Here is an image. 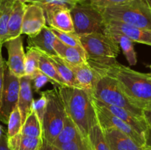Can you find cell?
<instances>
[{"mask_svg":"<svg viewBox=\"0 0 151 150\" xmlns=\"http://www.w3.org/2000/svg\"><path fill=\"white\" fill-rule=\"evenodd\" d=\"M79 38L88 63L111 65L116 62L119 46L111 35L103 32H94L81 35Z\"/></svg>","mask_w":151,"mask_h":150,"instance_id":"3","label":"cell"},{"mask_svg":"<svg viewBox=\"0 0 151 150\" xmlns=\"http://www.w3.org/2000/svg\"><path fill=\"white\" fill-rule=\"evenodd\" d=\"M47 57L50 59V62L52 63L54 67L55 68L58 74L63 79L66 86L81 88L78 85L75 74L66 62H65L63 59L60 58L58 55L47 56Z\"/></svg>","mask_w":151,"mask_h":150,"instance_id":"22","label":"cell"},{"mask_svg":"<svg viewBox=\"0 0 151 150\" xmlns=\"http://www.w3.org/2000/svg\"><path fill=\"white\" fill-rule=\"evenodd\" d=\"M39 59V71L45 74L47 77L50 78L51 82L54 85H57L58 86H66L65 85L63 79L60 78L59 74H58L55 68L50 62V59L48 58L47 55L44 53L41 52Z\"/></svg>","mask_w":151,"mask_h":150,"instance_id":"27","label":"cell"},{"mask_svg":"<svg viewBox=\"0 0 151 150\" xmlns=\"http://www.w3.org/2000/svg\"><path fill=\"white\" fill-rule=\"evenodd\" d=\"M6 62L4 61L1 54V49H0V101H1V94H2L3 85H4V74Z\"/></svg>","mask_w":151,"mask_h":150,"instance_id":"37","label":"cell"},{"mask_svg":"<svg viewBox=\"0 0 151 150\" xmlns=\"http://www.w3.org/2000/svg\"><path fill=\"white\" fill-rule=\"evenodd\" d=\"M40 150H60V149L58 148L57 146L53 145L51 143L47 142V141L43 139V144L41 146Z\"/></svg>","mask_w":151,"mask_h":150,"instance_id":"39","label":"cell"},{"mask_svg":"<svg viewBox=\"0 0 151 150\" xmlns=\"http://www.w3.org/2000/svg\"><path fill=\"white\" fill-rule=\"evenodd\" d=\"M50 27L64 32H75L70 10L59 6H41Z\"/></svg>","mask_w":151,"mask_h":150,"instance_id":"14","label":"cell"},{"mask_svg":"<svg viewBox=\"0 0 151 150\" xmlns=\"http://www.w3.org/2000/svg\"><path fill=\"white\" fill-rule=\"evenodd\" d=\"M7 137L10 138L19 133L22 127V116L18 107H15L10 114L7 121Z\"/></svg>","mask_w":151,"mask_h":150,"instance_id":"30","label":"cell"},{"mask_svg":"<svg viewBox=\"0 0 151 150\" xmlns=\"http://www.w3.org/2000/svg\"><path fill=\"white\" fill-rule=\"evenodd\" d=\"M91 94L93 98L103 104L122 107L136 116L143 117V110L130 100L116 79L111 76L97 73Z\"/></svg>","mask_w":151,"mask_h":150,"instance_id":"5","label":"cell"},{"mask_svg":"<svg viewBox=\"0 0 151 150\" xmlns=\"http://www.w3.org/2000/svg\"><path fill=\"white\" fill-rule=\"evenodd\" d=\"M43 138H33L21 133L7 138V146L10 150H40Z\"/></svg>","mask_w":151,"mask_h":150,"instance_id":"21","label":"cell"},{"mask_svg":"<svg viewBox=\"0 0 151 150\" xmlns=\"http://www.w3.org/2000/svg\"><path fill=\"white\" fill-rule=\"evenodd\" d=\"M32 79L30 78L27 76L20 77L17 107L22 116V124L32 109V101L34 100L32 97Z\"/></svg>","mask_w":151,"mask_h":150,"instance_id":"18","label":"cell"},{"mask_svg":"<svg viewBox=\"0 0 151 150\" xmlns=\"http://www.w3.org/2000/svg\"><path fill=\"white\" fill-rule=\"evenodd\" d=\"M100 10L106 21H117L151 30V8L146 0H131L124 4Z\"/></svg>","mask_w":151,"mask_h":150,"instance_id":"4","label":"cell"},{"mask_svg":"<svg viewBox=\"0 0 151 150\" xmlns=\"http://www.w3.org/2000/svg\"><path fill=\"white\" fill-rule=\"evenodd\" d=\"M118 43L121 47L130 66H135L137 63V56L134 46V42L128 37L122 35H109Z\"/></svg>","mask_w":151,"mask_h":150,"instance_id":"29","label":"cell"},{"mask_svg":"<svg viewBox=\"0 0 151 150\" xmlns=\"http://www.w3.org/2000/svg\"><path fill=\"white\" fill-rule=\"evenodd\" d=\"M103 130L111 150H140L145 146L138 145L130 137L116 129L106 128Z\"/></svg>","mask_w":151,"mask_h":150,"instance_id":"15","label":"cell"},{"mask_svg":"<svg viewBox=\"0 0 151 150\" xmlns=\"http://www.w3.org/2000/svg\"><path fill=\"white\" fill-rule=\"evenodd\" d=\"M1 46H2V45H1V44H0V49H1Z\"/></svg>","mask_w":151,"mask_h":150,"instance_id":"47","label":"cell"},{"mask_svg":"<svg viewBox=\"0 0 151 150\" xmlns=\"http://www.w3.org/2000/svg\"><path fill=\"white\" fill-rule=\"evenodd\" d=\"M15 0H1L0 3V44L7 39V25Z\"/></svg>","mask_w":151,"mask_h":150,"instance_id":"26","label":"cell"},{"mask_svg":"<svg viewBox=\"0 0 151 150\" xmlns=\"http://www.w3.org/2000/svg\"><path fill=\"white\" fill-rule=\"evenodd\" d=\"M27 53L25 54L24 59V73L25 76L32 79L34 76L39 71V59L40 53L39 51L34 48L27 47Z\"/></svg>","mask_w":151,"mask_h":150,"instance_id":"28","label":"cell"},{"mask_svg":"<svg viewBox=\"0 0 151 150\" xmlns=\"http://www.w3.org/2000/svg\"><path fill=\"white\" fill-rule=\"evenodd\" d=\"M75 32L78 35L103 32L106 20L101 10L89 1H82L70 10Z\"/></svg>","mask_w":151,"mask_h":150,"instance_id":"7","label":"cell"},{"mask_svg":"<svg viewBox=\"0 0 151 150\" xmlns=\"http://www.w3.org/2000/svg\"><path fill=\"white\" fill-rule=\"evenodd\" d=\"M8 54V60L6 62L7 68L13 74L18 77L25 76V53L23 47L22 35L16 38L6 41L4 43Z\"/></svg>","mask_w":151,"mask_h":150,"instance_id":"11","label":"cell"},{"mask_svg":"<svg viewBox=\"0 0 151 150\" xmlns=\"http://www.w3.org/2000/svg\"><path fill=\"white\" fill-rule=\"evenodd\" d=\"M149 67H150V70H151V65H150V66H149Z\"/></svg>","mask_w":151,"mask_h":150,"instance_id":"48","label":"cell"},{"mask_svg":"<svg viewBox=\"0 0 151 150\" xmlns=\"http://www.w3.org/2000/svg\"><path fill=\"white\" fill-rule=\"evenodd\" d=\"M86 139L91 150H111L99 123L90 129Z\"/></svg>","mask_w":151,"mask_h":150,"instance_id":"25","label":"cell"},{"mask_svg":"<svg viewBox=\"0 0 151 150\" xmlns=\"http://www.w3.org/2000/svg\"><path fill=\"white\" fill-rule=\"evenodd\" d=\"M47 104V98L44 92L41 93V97L38 99L33 100L32 104V109L36 113L40 121L42 124L43 118H44V113H45L46 107Z\"/></svg>","mask_w":151,"mask_h":150,"instance_id":"34","label":"cell"},{"mask_svg":"<svg viewBox=\"0 0 151 150\" xmlns=\"http://www.w3.org/2000/svg\"><path fill=\"white\" fill-rule=\"evenodd\" d=\"M83 1H88V0H82Z\"/></svg>","mask_w":151,"mask_h":150,"instance_id":"46","label":"cell"},{"mask_svg":"<svg viewBox=\"0 0 151 150\" xmlns=\"http://www.w3.org/2000/svg\"><path fill=\"white\" fill-rule=\"evenodd\" d=\"M19 133L33 138H43L42 124L32 109L27 116Z\"/></svg>","mask_w":151,"mask_h":150,"instance_id":"24","label":"cell"},{"mask_svg":"<svg viewBox=\"0 0 151 150\" xmlns=\"http://www.w3.org/2000/svg\"><path fill=\"white\" fill-rule=\"evenodd\" d=\"M82 1V0H35L32 3L39 6H59L71 10L74 6Z\"/></svg>","mask_w":151,"mask_h":150,"instance_id":"32","label":"cell"},{"mask_svg":"<svg viewBox=\"0 0 151 150\" xmlns=\"http://www.w3.org/2000/svg\"><path fill=\"white\" fill-rule=\"evenodd\" d=\"M146 1H147V4H149V6H150V8H151V0H146Z\"/></svg>","mask_w":151,"mask_h":150,"instance_id":"45","label":"cell"},{"mask_svg":"<svg viewBox=\"0 0 151 150\" xmlns=\"http://www.w3.org/2000/svg\"><path fill=\"white\" fill-rule=\"evenodd\" d=\"M140 150H151V146L148 145V144H147V145L145 146Z\"/></svg>","mask_w":151,"mask_h":150,"instance_id":"42","label":"cell"},{"mask_svg":"<svg viewBox=\"0 0 151 150\" xmlns=\"http://www.w3.org/2000/svg\"><path fill=\"white\" fill-rule=\"evenodd\" d=\"M20 78L10 71L6 64L4 74V85L0 101V121L7 124L8 118L19 99Z\"/></svg>","mask_w":151,"mask_h":150,"instance_id":"8","label":"cell"},{"mask_svg":"<svg viewBox=\"0 0 151 150\" xmlns=\"http://www.w3.org/2000/svg\"><path fill=\"white\" fill-rule=\"evenodd\" d=\"M19 1H22L23 3H26V2H29V3H32L35 0H18Z\"/></svg>","mask_w":151,"mask_h":150,"instance_id":"43","label":"cell"},{"mask_svg":"<svg viewBox=\"0 0 151 150\" xmlns=\"http://www.w3.org/2000/svg\"><path fill=\"white\" fill-rule=\"evenodd\" d=\"M44 92L47 104L42 121L43 139L52 144L63 128L66 113L57 88Z\"/></svg>","mask_w":151,"mask_h":150,"instance_id":"6","label":"cell"},{"mask_svg":"<svg viewBox=\"0 0 151 150\" xmlns=\"http://www.w3.org/2000/svg\"><path fill=\"white\" fill-rule=\"evenodd\" d=\"M88 64L97 73L114 78L137 107L142 110L151 108V73L137 71L117 62L111 65Z\"/></svg>","mask_w":151,"mask_h":150,"instance_id":"1","label":"cell"},{"mask_svg":"<svg viewBox=\"0 0 151 150\" xmlns=\"http://www.w3.org/2000/svg\"><path fill=\"white\" fill-rule=\"evenodd\" d=\"M56 37L50 26H45L41 32L34 37L27 39V47L34 48L47 56L56 55L53 49V43Z\"/></svg>","mask_w":151,"mask_h":150,"instance_id":"16","label":"cell"},{"mask_svg":"<svg viewBox=\"0 0 151 150\" xmlns=\"http://www.w3.org/2000/svg\"><path fill=\"white\" fill-rule=\"evenodd\" d=\"M2 135H3V129H2V127H1V126L0 125V138H1V136Z\"/></svg>","mask_w":151,"mask_h":150,"instance_id":"44","label":"cell"},{"mask_svg":"<svg viewBox=\"0 0 151 150\" xmlns=\"http://www.w3.org/2000/svg\"><path fill=\"white\" fill-rule=\"evenodd\" d=\"M0 150H10L7 146V137L4 134L0 138Z\"/></svg>","mask_w":151,"mask_h":150,"instance_id":"40","label":"cell"},{"mask_svg":"<svg viewBox=\"0 0 151 150\" xmlns=\"http://www.w3.org/2000/svg\"><path fill=\"white\" fill-rule=\"evenodd\" d=\"M48 82H51L50 78L47 77L42 72L37 73L32 79V87H33L35 92H39L40 90ZM52 83V82H51Z\"/></svg>","mask_w":151,"mask_h":150,"instance_id":"36","label":"cell"},{"mask_svg":"<svg viewBox=\"0 0 151 150\" xmlns=\"http://www.w3.org/2000/svg\"><path fill=\"white\" fill-rule=\"evenodd\" d=\"M81 137L82 136L77 126L72 122V121L66 116L63 128L52 144L55 146H58L62 144H67L71 141H75Z\"/></svg>","mask_w":151,"mask_h":150,"instance_id":"23","label":"cell"},{"mask_svg":"<svg viewBox=\"0 0 151 150\" xmlns=\"http://www.w3.org/2000/svg\"><path fill=\"white\" fill-rule=\"evenodd\" d=\"M0 3H1V0H0Z\"/></svg>","mask_w":151,"mask_h":150,"instance_id":"49","label":"cell"},{"mask_svg":"<svg viewBox=\"0 0 151 150\" xmlns=\"http://www.w3.org/2000/svg\"><path fill=\"white\" fill-rule=\"evenodd\" d=\"M57 147L60 150H91L87 139L83 137Z\"/></svg>","mask_w":151,"mask_h":150,"instance_id":"33","label":"cell"},{"mask_svg":"<svg viewBox=\"0 0 151 150\" xmlns=\"http://www.w3.org/2000/svg\"><path fill=\"white\" fill-rule=\"evenodd\" d=\"M58 90L66 116L75 124L81 136L86 138L90 129L98 123L91 92L69 86H59Z\"/></svg>","mask_w":151,"mask_h":150,"instance_id":"2","label":"cell"},{"mask_svg":"<svg viewBox=\"0 0 151 150\" xmlns=\"http://www.w3.org/2000/svg\"><path fill=\"white\" fill-rule=\"evenodd\" d=\"M103 33L125 35L133 42L146 44L151 46V30L136 27L117 21H106Z\"/></svg>","mask_w":151,"mask_h":150,"instance_id":"9","label":"cell"},{"mask_svg":"<svg viewBox=\"0 0 151 150\" xmlns=\"http://www.w3.org/2000/svg\"><path fill=\"white\" fill-rule=\"evenodd\" d=\"M94 106L96 110L97 121H98L99 124L100 125L102 129H106V128L116 129L130 137L138 145L141 146L147 145V139L145 137L142 136L137 131L134 130L131 126L127 124L123 121L112 115L111 113L107 112L106 110L96 107L94 104Z\"/></svg>","mask_w":151,"mask_h":150,"instance_id":"10","label":"cell"},{"mask_svg":"<svg viewBox=\"0 0 151 150\" xmlns=\"http://www.w3.org/2000/svg\"><path fill=\"white\" fill-rule=\"evenodd\" d=\"M92 100L93 103H94V104L96 107L103 109V110H106L109 113H111L114 116L119 118V119H121L124 122H125L127 124L131 126L134 130L137 131L142 136L145 137L147 139L148 128H147V126L146 124V122L145 121L144 118L136 116L135 114L132 113L131 112L128 111L126 109L103 104V103L96 100L93 97Z\"/></svg>","mask_w":151,"mask_h":150,"instance_id":"13","label":"cell"},{"mask_svg":"<svg viewBox=\"0 0 151 150\" xmlns=\"http://www.w3.org/2000/svg\"><path fill=\"white\" fill-rule=\"evenodd\" d=\"M53 49L56 55L69 64L79 65L87 62V56L84 49L66 45L57 38L53 43Z\"/></svg>","mask_w":151,"mask_h":150,"instance_id":"17","label":"cell"},{"mask_svg":"<svg viewBox=\"0 0 151 150\" xmlns=\"http://www.w3.org/2000/svg\"><path fill=\"white\" fill-rule=\"evenodd\" d=\"M131 0H88L90 3L100 10L124 4Z\"/></svg>","mask_w":151,"mask_h":150,"instance_id":"35","label":"cell"},{"mask_svg":"<svg viewBox=\"0 0 151 150\" xmlns=\"http://www.w3.org/2000/svg\"><path fill=\"white\" fill-rule=\"evenodd\" d=\"M25 3L15 0L7 25V40L22 35V25L24 13Z\"/></svg>","mask_w":151,"mask_h":150,"instance_id":"20","label":"cell"},{"mask_svg":"<svg viewBox=\"0 0 151 150\" xmlns=\"http://www.w3.org/2000/svg\"><path fill=\"white\" fill-rule=\"evenodd\" d=\"M147 144L151 146V132L148 129L147 135Z\"/></svg>","mask_w":151,"mask_h":150,"instance_id":"41","label":"cell"},{"mask_svg":"<svg viewBox=\"0 0 151 150\" xmlns=\"http://www.w3.org/2000/svg\"><path fill=\"white\" fill-rule=\"evenodd\" d=\"M51 29L56 38L64 44L69 46L83 49L81 41H80L79 35H77L75 32H64L53 29V28H51Z\"/></svg>","mask_w":151,"mask_h":150,"instance_id":"31","label":"cell"},{"mask_svg":"<svg viewBox=\"0 0 151 150\" xmlns=\"http://www.w3.org/2000/svg\"><path fill=\"white\" fill-rule=\"evenodd\" d=\"M46 17L41 6L34 3L26 4L22 25V34L34 37L46 26Z\"/></svg>","mask_w":151,"mask_h":150,"instance_id":"12","label":"cell"},{"mask_svg":"<svg viewBox=\"0 0 151 150\" xmlns=\"http://www.w3.org/2000/svg\"><path fill=\"white\" fill-rule=\"evenodd\" d=\"M142 115L143 118H144L145 121L146 122V124L147 126V128L151 132V108L143 110Z\"/></svg>","mask_w":151,"mask_h":150,"instance_id":"38","label":"cell"},{"mask_svg":"<svg viewBox=\"0 0 151 150\" xmlns=\"http://www.w3.org/2000/svg\"><path fill=\"white\" fill-rule=\"evenodd\" d=\"M67 64L75 74L80 88L91 92L97 78V73L95 71L87 62L79 65H72L69 63Z\"/></svg>","mask_w":151,"mask_h":150,"instance_id":"19","label":"cell"}]
</instances>
